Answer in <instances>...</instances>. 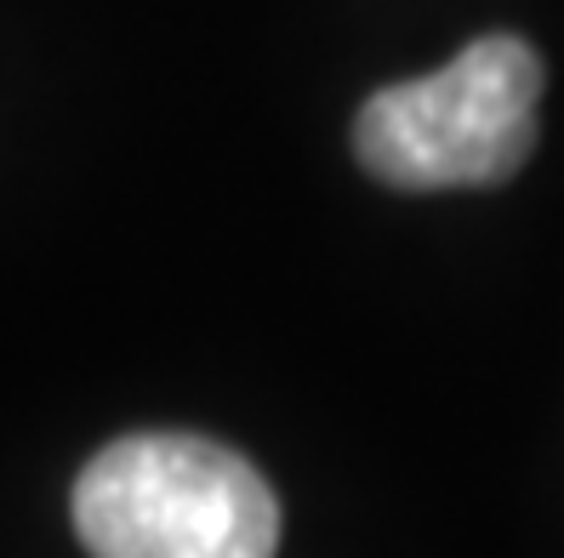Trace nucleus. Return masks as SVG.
Instances as JSON below:
<instances>
[{"instance_id":"1","label":"nucleus","mask_w":564,"mask_h":558,"mask_svg":"<svg viewBox=\"0 0 564 558\" xmlns=\"http://www.w3.org/2000/svg\"><path fill=\"white\" fill-rule=\"evenodd\" d=\"M91 558H274L280 502L240 450L200 434H131L75 479Z\"/></svg>"},{"instance_id":"2","label":"nucleus","mask_w":564,"mask_h":558,"mask_svg":"<svg viewBox=\"0 0 564 558\" xmlns=\"http://www.w3.org/2000/svg\"><path fill=\"white\" fill-rule=\"evenodd\" d=\"M536 109L542 57L519 35H485L445 69L365 97L354 154L388 188H490L536 149Z\"/></svg>"}]
</instances>
